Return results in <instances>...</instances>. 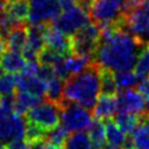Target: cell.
I'll use <instances>...</instances> for the list:
<instances>
[{
    "label": "cell",
    "instance_id": "6da1fadb",
    "mask_svg": "<svg viewBox=\"0 0 149 149\" xmlns=\"http://www.w3.org/2000/svg\"><path fill=\"white\" fill-rule=\"evenodd\" d=\"M100 41L94 55L102 69L112 72L132 71L144 42L136 38L119 23L99 26Z\"/></svg>",
    "mask_w": 149,
    "mask_h": 149
},
{
    "label": "cell",
    "instance_id": "7a4b0ae2",
    "mask_svg": "<svg viewBox=\"0 0 149 149\" xmlns=\"http://www.w3.org/2000/svg\"><path fill=\"white\" fill-rule=\"evenodd\" d=\"M102 68L92 62L83 71L64 81V98L92 111L100 95V76Z\"/></svg>",
    "mask_w": 149,
    "mask_h": 149
},
{
    "label": "cell",
    "instance_id": "3957f363",
    "mask_svg": "<svg viewBox=\"0 0 149 149\" xmlns=\"http://www.w3.org/2000/svg\"><path fill=\"white\" fill-rule=\"evenodd\" d=\"M127 13V0H92L88 12L91 22L99 26L122 22Z\"/></svg>",
    "mask_w": 149,
    "mask_h": 149
},
{
    "label": "cell",
    "instance_id": "277c9868",
    "mask_svg": "<svg viewBox=\"0 0 149 149\" xmlns=\"http://www.w3.org/2000/svg\"><path fill=\"white\" fill-rule=\"evenodd\" d=\"M119 24L136 38L149 43V0L128 8L122 22Z\"/></svg>",
    "mask_w": 149,
    "mask_h": 149
},
{
    "label": "cell",
    "instance_id": "5b68a950",
    "mask_svg": "<svg viewBox=\"0 0 149 149\" xmlns=\"http://www.w3.org/2000/svg\"><path fill=\"white\" fill-rule=\"evenodd\" d=\"M61 108V121L62 126L71 133L74 132H83L87 129L91 121L92 115L91 112L83 106L78 105L77 102L70 101L68 99H63L59 104Z\"/></svg>",
    "mask_w": 149,
    "mask_h": 149
},
{
    "label": "cell",
    "instance_id": "8992f818",
    "mask_svg": "<svg viewBox=\"0 0 149 149\" xmlns=\"http://www.w3.org/2000/svg\"><path fill=\"white\" fill-rule=\"evenodd\" d=\"M91 23L90 15L77 3L74 7L61 12L52 21L51 26L68 36H73L77 31Z\"/></svg>",
    "mask_w": 149,
    "mask_h": 149
},
{
    "label": "cell",
    "instance_id": "52a82bcc",
    "mask_svg": "<svg viewBox=\"0 0 149 149\" xmlns=\"http://www.w3.org/2000/svg\"><path fill=\"white\" fill-rule=\"evenodd\" d=\"M28 122L37 125L44 130H50L58 126L61 120V108L59 105L50 100H44L33 107L26 114Z\"/></svg>",
    "mask_w": 149,
    "mask_h": 149
},
{
    "label": "cell",
    "instance_id": "ba28073f",
    "mask_svg": "<svg viewBox=\"0 0 149 149\" xmlns=\"http://www.w3.org/2000/svg\"><path fill=\"white\" fill-rule=\"evenodd\" d=\"M29 7L30 24L49 23L61 13L58 0H29Z\"/></svg>",
    "mask_w": 149,
    "mask_h": 149
},
{
    "label": "cell",
    "instance_id": "9c48e42d",
    "mask_svg": "<svg viewBox=\"0 0 149 149\" xmlns=\"http://www.w3.org/2000/svg\"><path fill=\"white\" fill-rule=\"evenodd\" d=\"M27 123L21 115L15 113L0 118V141L12 142L17 140H23L26 135Z\"/></svg>",
    "mask_w": 149,
    "mask_h": 149
},
{
    "label": "cell",
    "instance_id": "30bf717a",
    "mask_svg": "<svg viewBox=\"0 0 149 149\" xmlns=\"http://www.w3.org/2000/svg\"><path fill=\"white\" fill-rule=\"evenodd\" d=\"M49 23L43 24H30L28 27L27 42L22 50V56L26 61H35L40 51L44 48V35Z\"/></svg>",
    "mask_w": 149,
    "mask_h": 149
},
{
    "label": "cell",
    "instance_id": "8fae6325",
    "mask_svg": "<svg viewBox=\"0 0 149 149\" xmlns=\"http://www.w3.org/2000/svg\"><path fill=\"white\" fill-rule=\"evenodd\" d=\"M116 97L119 111H125L137 115L146 114V98L137 88L119 91Z\"/></svg>",
    "mask_w": 149,
    "mask_h": 149
},
{
    "label": "cell",
    "instance_id": "7c38bea8",
    "mask_svg": "<svg viewBox=\"0 0 149 149\" xmlns=\"http://www.w3.org/2000/svg\"><path fill=\"white\" fill-rule=\"evenodd\" d=\"M44 47L57 52L62 57H69L71 51V37L63 34L51 24L48 26L44 35Z\"/></svg>",
    "mask_w": 149,
    "mask_h": 149
},
{
    "label": "cell",
    "instance_id": "4fadbf2b",
    "mask_svg": "<svg viewBox=\"0 0 149 149\" xmlns=\"http://www.w3.org/2000/svg\"><path fill=\"white\" fill-rule=\"evenodd\" d=\"M119 111V104H118V97L116 95H106L100 94L93 109H92V116L100 120H107L113 119V116Z\"/></svg>",
    "mask_w": 149,
    "mask_h": 149
},
{
    "label": "cell",
    "instance_id": "5bb4252c",
    "mask_svg": "<svg viewBox=\"0 0 149 149\" xmlns=\"http://www.w3.org/2000/svg\"><path fill=\"white\" fill-rule=\"evenodd\" d=\"M17 92H26L42 98L47 91V83L37 76H17Z\"/></svg>",
    "mask_w": 149,
    "mask_h": 149
},
{
    "label": "cell",
    "instance_id": "9a60e30c",
    "mask_svg": "<svg viewBox=\"0 0 149 149\" xmlns=\"http://www.w3.org/2000/svg\"><path fill=\"white\" fill-rule=\"evenodd\" d=\"M26 58L22 56L21 52L5 50L0 57V69L6 73H16L22 72L23 68L26 66Z\"/></svg>",
    "mask_w": 149,
    "mask_h": 149
},
{
    "label": "cell",
    "instance_id": "2e32d148",
    "mask_svg": "<svg viewBox=\"0 0 149 149\" xmlns=\"http://www.w3.org/2000/svg\"><path fill=\"white\" fill-rule=\"evenodd\" d=\"M135 149H149V115H139V125L130 136Z\"/></svg>",
    "mask_w": 149,
    "mask_h": 149
},
{
    "label": "cell",
    "instance_id": "e0dca14e",
    "mask_svg": "<svg viewBox=\"0 0 149 149\" xmlns=\"http://www.w3.org/2000/svg\"><path fill=\"white\" fill-rule=\"evenodd\" d=\"M27 35H28V27L26 24H20L14 27L3 40L6 49L16 52H22L27 42Z\"/></svg>",
    "mask_w": 149,
    "mask_h": 149
},
{
    "label": "cell",
    "instance_id": "ac0fdd59",
    "mask_svg": "<svg viewBox=\"0 0 149 149\" xmlns=\"http://www.w3.org/2000/svg\"><path fill=\"white\" fill-rule=\"evenodd\" d=\"M29 2L26 0H19V1H7L5 7V13L10 17V20L16 24H23L26 20H28L29 16Z\"/></svg>",
    "mask_w": 149,
    "mask_h": 149
},
{
    "label": "cell",
    "instance_id": "d6986e66",
    "mask_svg": "<svg viewBox=\"0 0 149 149\" xmlns=\"http://www.w3.org/2000/svg\"><path fill=\"white\" fill-rule=\"evenodd\" d=\"M42 102V98L26 93V92H16L15 94V106H14V113L17 115L27 114L28 111H30L33 107Z\"/></svg>",
    "mask_w": 149,
    "mask_h": 149
},
{
    "label": "cell",
    "instance_id": "ffe728a7",
    "mask_svg": "<svg viewBox=\"0 0 149 149\" xmlns=\"http://www.w3.org/2000/svg\"><path fill=\"white\" fill-rule=\"evenodd\" d=\"M87 129H88L87 134L92 142L93 149H101L106 142L105 122H102V120H100V119L93 118Z\"/></svg>",
    "mask_w": 149,
    "mask_h": 149
},
{
    "label": "cell",
    "instance_id": "44dd1931",
    "mask_svg": "<svg viewBox=\"0 0 149 149\" xmlns=\"http://www.w3.org/2000/svg\"><path fill=\"white\" fill-rule=\"evenodd\" d=\"M113 120L125 134H132L139 125V115L125 111H118Z\"/></svg>",
    "mask_w": 149,
    "mask_h": 149
},
{
    "label": "cell",
    "instance_id": "7402d4cb",
    "mask_svg": "<svg viewBox=\"0 0 149 149\" xmlns=\"http://www.w3.org/2000/svg\"><path fill=\"white\" fill-rule=\"evenodd\" d=\"M105 129H106V141L108 144L115 147H122L127 140L126 134L116 126L113 119L105 120Z\"/></svg>",
    "mask_w": 149,
    "mask_h": 149
},
{
    "label": "cell",
    "instance_id": "603a6c76",
    "mask_svg": "<svg viewBox=\"0 0 149 149\" xmlns=\"http://www.w3.org/2000/svg\"><path fill=\"white\" fill-rule=\"evenodd\" d=\"M133 72L140 81L149 77V43H146L140 51L136 63L133 68Z\"/></svg>",
    "mask_w": 149,
    "mask_h": 149
},
{
    "label": "cell",
    "instance_id": "cb8c5ba5",
    "mask_svg": "<svg viewBox=\"0 0 149 149\" xmlns=\"http://www.w3.org/2000/svg\"><path fill=\"white\" fill-rule=\"evenodd\" d=\"M63 149H93V146L88 134L84 132H74L68 136Z\"/></svg>",
    "mask_w": 149,
    "mask_h": 149
},
{
    "label": "cell",
    "instance_id": "d4e9b609",
    "mask_svg": "<svg viewBox=\"0 0 149 149\" xmlns=\"http://www.w3.org/2000/svg\"><path fill=\"white\" fill-rule=\"evenodd\" d=\"M45 97L47 100L59 104L64 99V81L58 77H55L49 80L47 83Z\"/></svg>",
    "mask_w": 149,
    "mask_h": 149
},
{
    "label": "cell",
    "instance_id": "484cf974",
    "mask_svg": "<svg viewBox=\"0 0 149 149\" xmlns=\"http://www.w3.org/2000/svg\"><path fill=\"white\" fill-rule=\"evenodd\" d=\"M119 92L114 72L102 69L101 70V76H100V94H106V95H116Z\"/></svg>",
    "mask_w": 149,
    "mask_h": 149
},
{
    "label": "cell",
    "instance_id": "4316f807",
    "mask_svg": "<svg viewBox=\"0 0 149 149\" xmlns=\"http://www.w3.org/2000/svg\"><path fill=\"white\" fill-rule=\"evenodd\" d=\"M68 136H69V132L63 126L58 125L57 127H55V128H52V129L47 132L44 141L50 143V144H52V146H55V147H57L58 149H63Z\"/></svg>",
    "mask_w": 149,
    "mask_h": 149
},
{
    "label": "cell",
    "instance_id": "83f0119b",
    "mask_svg": "<svg viewBox=\"0 0 149 149\" xmlns=\"http://www.w3.org/2000/svg\"><path fill=\"white\" fill-rule=\"evenodd\" d=\"M114 77H115V81H116L119 91L133 88L134 86H137V83L140 81L133 71L115 72Z\"/></svg>",
    "mask_w": 149,
    "mask_h": 149
},
{
    "label": "cell",
    "instance_id": "f1b7e54d",
    "mask_svg": "<svg viewBox=\"0 0 149 149\" xmlns=\"http://www.w3.org/2000/svg\"><path fill=\"white\" fill-rule=\"evenodd\" d=\"M17 87V76L13 73H5L0 76V97L14 95Z\"/></svg>",
    "mask_w": 149,
    "mask_h": 149
},
{
    "label": "cell",
    "instance_id": "f546056e",
    "mask_svg": "<svg viewBox=\"0 0 149 149\" xmlns=\"http://www.w3.org/2000/svg\"><path fill=\"white\" fill-rule=\"evenodd\" d=\"M45 134H47V130H44L43 128L38 127L37 125H34V123H31V122H28V123H27V127H26V135H24V139H26V141L31 146V144H35V143H37V142L44 141Z\"/></svg>",
    "mask_w": 149,
    "mask_h": 149
},
{
    "label": "cell",
    "instance_id": "4dcf8cb0",
    "mask_svg": "<svg viewBox=\"0 0 149 149\" xmlns=\"http://www.w3.org/2000/svg\"><path fill=\"white\" fill-rule=\"evenodd\" d=\"M63 57L61 55H58L57 52L48 49V48H43L38 56H37V61H38V64H43V65H50V66H54L59 59H62Z\"/></svg>",
    "mask_w": 149,
    "mask_h": 149
},
{
    "label": "cell",
    "instance_id": "1f68e13d",
    "mask_svg": "<svg viewBox=\"0 0 149 149\" xmlns=\"http://www.w3.org/2000/svg\"><path fill=\"white\" fill-rule=\"evenodd\" d=\"M14 106H15V95L1 97L0 98V118L13 114Z\"/></svg>",
    "mask_w": 149,
    "mask_h": 149
},
{
    "label": "cell",
    "instance_id": "d6a6232c",
    "mask_svg": "<svg viewBox=\"0 0 149 149\" xmlns=\"http://www.w3.org/2000/svg\"><path fill=\"white\" fill-rule=\"evenodd\" d=\"M7 149H31V146L23 140H17V141H12L7 144Z\"/></svg>",
    "mask_w": 149,
    "mask_h": 149
},
{
    "label": "cell",
    "instance_id": "836d02e7",
    "mask_svg": "<svg viewBox=\"0 0 149 149\" xmlns=\"http://www.w3.org/2000/svg\"><path fill=\"white\" fill-rule=\"evenodd\" d=\"M137 90L143 94V97L146 99H149V78L142 80L139 85H137Z\"/></svg>",
    "mask_w": 149,
    "mask_h": 149
},
{
    "label": "cell",
    "instance_id": "e575fe53",
    "mask_svg": "<svg viewBox=\"0 0 149 149\" xmlns=\"http://www.w3.org/2000/svg\"><path fill=\"white\" fill-rule=\"evenodd\" d=\"M31 149H58V148L45 142V141H41V142L35 143V144H31Z\"/></svg>",
    "mask_w": 149,
    "mask_h": 149
},
{
    "label": "cell",
    "instance_id": "d590c367",
    "mask_svg": "<svg viewBox=\"0 0 149 149\" xmlns=\"http://www.w3.org/2000/svg\"><path fill=\"white\" fill-rule=\"evenodd\" d=\"M6 3H7V0H0V14H1V13L5 10Z\"/></svg>",
    "mask_w": 149,
    "mask_h": 149
},
{
    "label": "cell",
    "instance_id": "8d00e7d4",
    "mask_svg": "<svg viewBox=\"0 0 149 149\" xmlns=\"http://www.w3.org/2000/svg\"><path fill=\"white\" fill-rule=\"evenodd\" d=\"M5 49H6V45H5V42L0 38V57H1V55H2V52L5 51Z\"/></svg>",
    "mask_w": 149,
    "mask_h": 149
},
{
    "label": "cell",
    "instance_id": "74e56055",
    "mask_svg": "<svg viewBox=\"0 0 149 149\" xmlns=\"http://www.w3.org/2000/svg\"><path fill=\"white\" fill-rule=\"evenodd\" d=\"M101 149H122L120 147H115V146H112V144H105Z\"/></svg>",
    "mask_w": 149,
    "mask_h": 149
},
{
    "label": "cell",
    "instance_id": "f35d334b",
    "mask_svg": "<svg viewBox=\"0 0 149 149\" xmlns=\"http://www.w3.org/2000/svg\"><path fill=\"white\" fill-rule=\"evenodd\" d=\"M146 114L149 115V99H147L146 101Z\"/></svg>",
    "mask_w": 149,
    "mask_h": 149
},
{
    "label": "cell",
    "instance_id": "ab89813d",
    "mask_svg": "<svg viewBox=\"0 0 149 149\" xmlns=\"http://www.w3.org/2000/svg\"><path fill=\"white\" fill-rule=\"evenodd\" d=\"M0 149H3V147H2V142L0 141Z\"/></svg>",
    "mask_w": 149,
    "mask_h": 149
},
{
    "label": "cell",
    "instance_id": "60d3db41",
    "mask_svg": "<svg viewBox=\"0 0 149 149\" xmlns=\"http://www.w3.org/2000/svg\"><path fill=\"white\" fill-rule=\"evenodd\" d=\"M7 1H19V0H7Z\"/></svg>",
    "mask_w": 149,
    "mask_h": 149
},
{
    "label": "cell",
    "instance_id": "b9f144b4",
    "mask_svg": "<svg viewBox=\"0 0 149 149\" xmlns=\"http://www.w3.org/2000/svg\"><path fill=\"white\" fill-rule=\"evenodd\" d=\"M0 73H1V69H0ZM0 76H1V74H0Z\"/></svg>",
    "mask_w": 149,
    "mask_h": 149
}]
</instances>
